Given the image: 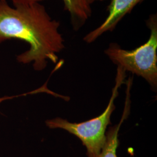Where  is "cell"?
<instances>
[{
	"label": "cell",
	"mask_w": 157,
	"mask_h": 157,
	"mask_svg": "<svg viewBox=\"0 0 157 157\" xmlns=\"http://www.w3.org/2000/svg\"><path fill=\"white\" fill-rule=\"evenodd\" d=\"M13 6L0 0V44L12 39L28 43L29 49L17 56V61L33 62L36 71L44 69L48 61L56 63L57 54L65 48L60 22L52 19L39 2Z\"/></svg>",
	"instance_id": "1"
},
{
	"label": "cell",
	"mask_w": 157,
	"mask_h": 157,
	"mask_svg": "<svg viewBox=\"0 0 157 157\" xmlns=\"http://www.w3.org/2000/svg\"><path fill=\"white\" fill-rule=\"evenodd\" d=\"M150 30L147 42L133 50H126L115 43H111L104 52L110 60L126 72L146 79L152 87L157 86V14H151L146 21Z\"/></svg>",
	"instance_id": "2"
},
{
	"label": "cell",
	"mask_w": 157,
	"mask_h": 157,
	"mask_svg": "<svg viewBox=\"0 0 157 157\" xmlns=\"http://www.w3.org/2000/svg\"><path fill=\"white\" fill-rule=\"evenodd\" d=\"M126 72L122 68L117 67L111 97L105 110L100 116L81 123H72L66 119L56 118L47 121V126L51 129H63L76 136L86 147L88 157H97L105 144L106 129L111 124V116L115 109L114 101L118 95L119 88L124 82Z\"/></svg>",
	"instance_id": "3"
},
{
	"label": "cell",
	"mask_w": 157,
	"mask_h": 157,
	"mask_svg": "<svg viewBox=\"0 0 157 157\" xmlns=\"http://www.w3.org/2000/svg\"><path fill=\"white\" fill-rule=\"evenodd\" d=\"M144 1L145 0H111L107 7L108 15L106 18L98 27L84 36V42L92 43L102 34L112 32L124 17Z\"/></svg>",
	"instance_id": "4"
},
{
	"label": "cell",
	"mask_w": 157,
	"mask_h": 157,
	"mask_svg": "<svg viewBox=\"0 0 157 157\" xmlns=\"http://www.w3.org/2000/svg\"><path fill=\"white\" fill-rule=\"evenodd\" d=\"M64 10L70 16L71 23L75 31H78L91 17L92 10L86 0H62Z\"/></svg>",
	"instance_id": "5"
},
{
	"label": "cell",
	"mask_w": 157,
	"mask_h": 157,
	"mask_svg": "<svg viewBox=\"0 0 157 157\" xmlns=\"http://www.w3.org/2000/svg\"><path fill=\"white\" fill-rule=\"evenodd\" d=\"M128 87L127 90L126 99L125 102V106L124 108V113L122 116L121 120L118 124L113 127H111L108 130L106 134V141L105 144L102 148L101 152L97 157H117V150L119 144L118 133L121 124H123L124 121L128 118L130 112V82H128Z\"/></svg>",
	"instance_id": "6"
},
{
	"label": "cell",
	"mask_w": 157,
	"mask_h": 157,
	"mask_svg": "<svg viewBox=\"0 0 157 157\" xmlns=\"http://www.w3.org/2000/svg\"><path fill=\"white\" fill-rule=\"evenodd\" d=\"M2 1H6L7 0H2ZM10 1H11L13 5H16V4H29V3H32L35 2H40L44 0H10Z\"/></svg>",
	"instance_id": "7"
},
{
	"label": "cell",
	"mask_w": 157,
	"mask_h": 157,
	"mask_svg": "<svg viewBox=\"0 0 157 157\" xmlns=\"http://www.w3.org/2000/svg\"><path fill=\"white\" fill-rule=\"evenodd\" d=\"M86 1L91 6L96 2H102V1H104L105 0H86Z\"/></svg>",
	"instance_id": "8"
},
{
	"label": "cell",
	"mask_w": 157,
	"mask_h": 157,
	"mask_svg": "<svg viewBox=\"0 0 157 157\" xmlns=\"http://www.w3.org/2000/svg\"><path fill=\"white\" fill-rule=\"evenodd\" d=\"M13 97H16L15 96L14 97H2V98H0V102H1L2 101H4L6 100H8V99H11Z\"/></svg>",
	"instance_id": "9"
}]
</instances>
